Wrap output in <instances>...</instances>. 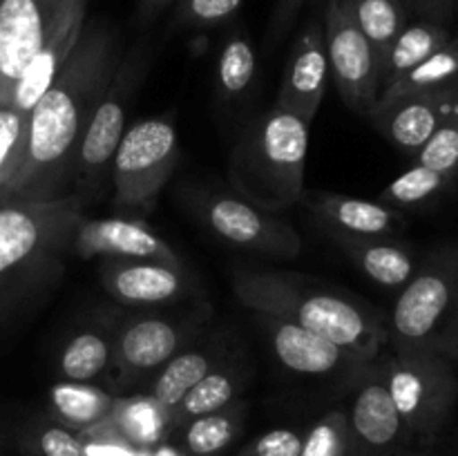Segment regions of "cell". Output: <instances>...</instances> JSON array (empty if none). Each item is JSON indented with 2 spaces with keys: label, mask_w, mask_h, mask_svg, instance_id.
I'll use <instances>...</instances> for the list:
<instances>
[{
  "label": "cell",
  "mask_w": 458,
  "mask_h": 456,
  "mask_svg": "<svg viewBox=\"0 0 458 456\" xmlns=\"http://www.w3.org/2000/svg\"><path fill=\"white\" fill-rule=\"evenodd\" d=\"M119 67L114 31L85 21L54 83L30 112L21 170L0 192L4 199H52L49 192L74 174L85 128Z\"/></svg>",
  "instance_id": "6da1fadb"
},
{
  "label": "cell",
  "mask_w": 458,
  "mask_h": 456,
  "mask_svg": "<svg viewBox=\"0 0 458 456\" xmlns=\"http://www.w3.org/2000/svg\"><path fill=\"white\" fill-rule=\"evenodd\" d=\"M233 291L253 313L298 322L360 365H371L389 344L387 317L374 307L295 273L242 268L233 273Z\"/></svg>",
  "instance_id": "7a4b0ae2"
},
{
  "label": "cell",
  "mask_w": 458,
  "mask_h": 456,
  "mask_svg": "<svg viewBox=\"0 0 458 456\" xmlns=\"http://www.w3.org/2000/svg\"><path fill=\"white\" fill-rule=\"evenodd\" d=\"M309 123L273 106L233 148L228 177L242 199L267 213L291 208L304 197Z\"/></svg>",
  "instance_id": "3957f363"
},
{
  "label": "cell",
  "mask_w": 458,
  "mask_h": 456,
  "mask_svg": "<svg viewBox=\"0 0 458 456\" xmlns=\"http://www.w3.org/2000/svg\"><path fill=\"white\" fill-rule=\"evenodd\" d=\"M394 351L458 360V240L434 249L403 286L387 317Z\"/></svg>",
  "instance_id": "277c9868"
},
{
  "label": "cell",
  "mask_w": 458,
  "mask_h": 456,
  "mask_svg": "<svg viewBox=\"0 0 458 456\" xmlns=\"http://www.w3.org/2000/svg\"><path fill=\"white\" fill-rule=\"evenodd\" d=\"M179 164L177 125L165 116L137 121L121 137L112 159L114 206L130 215L148 213Z\"/></svg>",
  "instance_id": "5b68a950"
},
{
  "label": "cell",
  "mask_w": 458,
  "mask_h": 456,
  "mask_svg": "<svg viewBox=\"0 0 458 456\" xmlns=\"http://www.w3.org/2000/svg\"><path fill=\"white\" fill-rule=\"evenodd\" d=\"M380 374L405 427L423 434L441 427L458 393L452 360L428 351H394Z\"/></svg>",
  "instance_id": "8992f818"
},
{
  "label": "cell",
  "mask_w": 458,
  "mask_h": 456,
  "mask_svg": "<svg viewBox=\"0 0 458 456\" xmlns=\"http://www.w3.org/2000/svg\"><path fill=\"white\" fill-rule=\"evenodd\" d=\"M81 222L79 195L0 204V277L56 246L72 244Z\"/></svg>",
  "instance_id": "52a82bcc"
},
{
  "label": "cell",
  "mask_w": 458,
  "mask_h": 456,
  "mask_svg": "<svg viewBox=\"0 0 458 456\" xmlns=\"http://www.w3.org/2000/svg\"><path fill=\"white\" fill-rule=\"evenodd\" d=\"M322 22L329 79L353 112L367 114L383 92V65L353 18L352 0H327Z\"/></svg>",
  "instance_id": "ba28073f"
},
{
  "label": "cell",
  "mask_w": 458,
  "mask_h": 456,
  "mask_svg": "<svg viewBox=\"0 0 458 456\" xmlns=\"http://www.w3.org/2000/svg\"><path fill=\"white\" fill-rule=\"evenodd\" d=\"M88 0H0V103L12 101V89L31 58Z\"/></svg>",
  "instance_id": "9c48e42d"
},
{
  "label": "cell",
  "mask_w": 458,
  "mask_h": 456,
  "mask_svg": "<svg viewBox=\"0 0 458 456\" xmlns=\"http://www.w3.org/2000/svg\"><path fill=\"white\" fill-rule=\"evenodd\" d=\"M195 208L215 235L237 249L282 259L295 258L304 249L302 237L291 224L240 197L201 195Z\"/></svg>",
  "instance_id": "30bf717a"
},
{
  "label": "cell",
  "mask_w": 458,
  "mask_h": 456,
  "mask_svg": "<svg viewBox=\"0 0 458 456\" xmlns=\"http://www.w3.org/2000/svg\"><path fill=\"white\" fill-rule=\"evenodd\" d=\"M139 67H143L139 52L130 54L123 63L119 61L110 88L98 101L97 110L85 128L74 168L79 192L88 195L94 188L101 186L106 174H110L114 152L119 148L121 137L125 134V112H128L130 94L137 85Z\"/></svg>",
  "instance_id": "8fae6325"
},
{
  "label": "cell",
  "mask_w": 458,
  "mask_h": 456,
  "mask_svg": "<svg viewBox=\"0 0 458 456\" xmlns=\"http://www.w3.org/2000/svg\"><path fill=\"white\" fill-rule=\"evenodd\" d=\"M327 83L329 58L325 47V22L322 18L311 16L291 49L276 107L300 116L304 123L311 125L325 98Z\"/></svg>",
  "instance_id": "7c38bea8"
},
{
  "label": "cell",
  "mask_w": 458,
  "mask_h": 456,
  "mask_svg": "<svg viewBox=\"0 0 458 456\" xmlns=\"http://www.w3.org/2000/svg\"><path fill=\"white\" fill-rule=\"evenodd\" d=\"M456 110V97L401 94V97H380L367 116L387 141L401 148L403 152L416 155L428 143L434 130Z\"/></svg>",
  "instance_id": "4fadbf2b"
},
{
  "label": "cell",
  "mask_w": 458,
  "mask_h": 456,
  "mask_svg": "<svg viewBox=\"0 0 458 456\" xmlns=\"http://www.w3.org/2000/svg\"><path fill=\"white\" fill-rule=\"evenodd\" d=\"M72 249L81 258H119V259H152V262L179 264L177 253L157 235L155 231L137 219L110 217L88 219L76 226L72 235Z\"/></svg>",
  "instance_id": "5bb4252c"
},
{
  "label": "cell",
  "mask_w": 458,
  "mask_h": 456,
  "mask_svg": "<svg viewBox=\"0 0 458 456\" xmlns=\"http://www.w3.org/2000/svg\"><path fill=\"white\" fill-rule=\"evenodd\" d=\"M262 329L267 331L276 358L289 371L300 376H331L344 367H365L349 356L338 344L322 335L304 329L298 322L276 316L255 313Z\"/></svg>",
  "instance_id": "9a60e30c"
},
{
  "label": "cell",
  "mask_w": 458,
  "mask_h": 456,
  "mask_svg": "<svg viewBox=\"0 0 458 456\" xmlns=\"http://www.w3.org/2000/svg\"><path fill=\"white\" fill-rule=\"evenodd\" d=\"M101 282L107 293L123 304H164L179 298L186 289L182 266L152 259H119L103 262Z\"/></svg>",
  "instance_id": "2e32d148"
},
{
  "label": "cell",
  "mask_w": 458,
  "mask_h": 456,
  "mask_svg": "<svg viewBox=\"0 0 458 456\" xmlns=\"http://www.w3.org/2000/svg\"><path fill=\"white\" fill-rule=\"evenodd\" d=\"M183 329L161 317H143L125 325L112 347V367L121 380H134L146 371L164 367L183 342Z\"/></svg>",
  "instance_id": "e0dca14e"
},
{
  "label": "cell",
  "mask_w": 458,
  "mask_h": 456,
  "mask_svg": "<svg viewBox=\"0 0 458 456\" xmlns=\"http://www.w3.org/2000/svg\"><path fill=\"white\" fill-rule=\"evenodd\" d=\"M309 208L331 228L356 237H394L403 226V217L380 201H365L335 192L304 195Z\"/></svg>",
  "instance_id": "ac0fdd59"
},
{
  "label": "cell",
  "mask_w": 458,
  "mask_h": 456,
  "mask_svg": "<svg viewBox=\"0 0 458 456\" xmlns=\"http://www.w3.org/2000/svg\"><path fill=\"white\" fill-rule=\"evenodd\" d=\"M334 232L335 244L344 255L369 277L387 289H403L416 273L419 262L405 244L392 237H356L347 232Z\"/></svg>",
  "instance_id": "d6986e66"
},
{
  "label": "cell",
  "mask_w": 458,
  "mask_h": 456,
  "mask_svg": "<svg viewBox=\"0 0 458 456\" xmlns=\"http://www.w3.org/2000/svg\"><path fill=\"white\" fill-rule=\"evenodd\" d=\"M85 21H88V9H81V12H76L74 16L56 31V36L31 58L30 65L25 67V72H22L21 79L16 80V85H13L12 89V101L9 103H12L13 107H18V110L30 114L31 107H34L36 103H38V98L47 92V88L54 83V79L58 76L61 67L65 65L67 56H70L76 40H79Z\"/></svg>",
  "instance_id": "ffe728a7"
},
{
  "label": "cell",
  "mask_w": 458,
  "mask_h": 456,
  "mask_svg": "<svg viewBox=\"0 0 458 456\" xmlns=\"http://www.w3.org/2000/svg\"><path fill=\"white\" fill-rule=\"evenodd\" d=\"M362 380L365 383L353 398L352 425L362 441L374 447H385L396 441L405 425L394 405L380 369H371V374H367Z\"/></svg>",
  "instance_id": "44dd1931"
},
{
  "label": "cell",
  "mask_w": 458,
  "mask_h": 456,
  "mask_svg": "<svg viewBox=\"0 0 458 456\" xmlns=\"http://www.w3.org/2000/svg\"><path fill=\"white\" fill-rule=\"evenodd\" d=\"M401 94H437L458 98V38L434 52L423 63L403 74L380 92V97ZM378 97V98H380Z\"/></svg>",
  "instance_id": "7402d4cb"
},
{
  "label": "cell",
  "mask_w": 458,
  "mask_h": 456,
  "mask_svg": "<svg viewBox=\"0 0 458 456\" xmlns=\"http://www.w3.org/2000/svg\"><path fill=\"white\" fill-rule=\"evenodd\" d=\"M450 34L437 21H420L405 25V30L396 36L389 47L387 58L383 63V89L403 74L414 70L419 63L432 56L441 47L450 43Z\"/></svg>",
  "instance_id": "603a6c76"
},
{
  "label": "cell",
  "mask_w": 458,
  "mask_h": 456,
  "mask_svg": "<svg viewBox=\"0 0 458 456\" xmlns=\"http://www.w3.org/2000/svg\"><path fill=\"white\" fill-rule=\"evenodd\" d=\"M215 367V358L208 351H182L174 353L152 383V401L164 410H174L182 398Z\"/></svg>",
  "instance_id": "cb8c5ba5"
},
{
  "label": "cell",
  "mask_w": 458,
  "mask_h": 456,
  "mask_svg": "<svg viewBox=\"0 0 458 456\" xmlns=\"http://www.w3.org/2000/svg\"><path fill=\"white\" fill-rule=\"evenodd\" d=\"M352 9L358 27L376 49L383 65L389 47L407 25V3L405 0H352Z\"/></svg>",
  "instance_id": "d4e9b609"
},
{
  "label": "cell",
  "mask_w": 458,
  "mask_h": 456,
  "mask_svg": "<svg viewBox=\"0 0 458 456\" xmlns=\"http://www.w3.org/2000/svg\"><path fill=\"white\" fill-rule=\"evenodd\" d=\"M112 360V344L106 335L97 331H81L70 342L65 344L61 353V374L72 383H85V380L97 378Z\"/></svg>",
  "instance_id": "484cf974"
},
{
  "label": "cell",
  "mask_w": 458,
  "mask_h": 456,
  "mask_svg": "<svg viewBox=\"0 0 458 456\" xmlns=\"http://www.w3.org/2000/svg\"><path fill=\"white\" fill-rule=\"evenodd\" d=\"M255 70H258V58H255L253 43L249 40V36L233 34L219 52L217 80L222 97H242L253 83Z\"/></svg>",
  "instance_id": "4316f807"
},
{
  "label": "cell",
  "mask_w": 458,
  "mask_h": 456,
  "mask_svg": "<svg viewBox=\"0 0 458 456\" xmlns=\"http://www.w3.org/2000/svg\"><path fill=\"white\" fill-rule=\"evenodd\" d=\"M52 405L70 423L92 425L114 407V398L101 389L70 380L52 389Z\"/></svg>",
  "instance_id": "83f0119b"
},
{
  "label": "cell",
  "mask_w": 458,
  "mask_h": 456,
  "mask_svg": "<svg viewBox=\"0 0 458 456\" xmlns=\"http://www.w3.org/2000/svg\"><path fill=\"white\" fill-rule=\"evenodd\" d=\"M237 392V374L233 369H210L174 410L182 418H199L231 405Z\"/></svg>",
  "instance_id": "f1b7e54d"
},
{
  "label": "cell",
  "mask_w": 458,
  "mask_h": 456,
  "mask_svg": "<svg viewBox=\"0 0 458 456\" xmlns=\"http://www.w3.org/2000/svg\"><path fill=\"white\" fill-rule=\"evenodd\" d=\"M450 182L452 179L445 174L428 165L414 164L380 192V204L392 206V208H411L437 197Z\"/></svg>",
  "instance_id": "f546056e"
},
{
  "label": "cell",
  "mask_w": 458,
  "mask_h": 456,
  "mask_svg": "<svg viewBox=\"0 0 458 456\" xmlns=\"http://www.w3.org/2000/svg\"><path fill=\"white\" fill-rule=\"evenodd\" d=\"M30 114L12 103H0V192L21 170L27 148Z\"/></svg>",
  "instance_id": "4dcf8cb0"
},
{
  "label": "cell",
  "mask_w": 458,
  "mask_h": 456,
  "mask_svg": "<svg viewBox=\"0 0 458 456\" xmlns=\"http://www.w3.org/2000/svg\"><path fill=\"white\" fill-rule=\"evenodd\" d=\"M414 156L416 164L428 165L445 177L452 179L458 174V110L434 130L428 143Z\"/></svg>",
  "instance_id": "1f68e13d"
},
{
  "label": "cell",
  "mask_w": 458,
  "mask_h": 456,
  "mask_svg": "<svg viewBox=\"0 0 458 456\" xmlns=\"http://www.w3.org/2000/svg\"><path fill=\"white\" fill-rule=\"evenodd\" d=\"M235 434V420L231 414L215 411V414L192 418L186 432V445L192 454L210 456L224 450Z\"/></svg>",
  "instance_id": "d6a6232c"
},
{
  "label": "cell",
  "mask_w": 458,
  "mask_h": 456,
  "mask_svg": "<svg viewBox=\"0 0 458 456\" xmlns=\"http://www.w3.org/2000/svg\"><path fill=\"white\" fill-rule=\"evenodd\" d=\"M344 436H347V416L343 411H331L309 432L307 441H302L300 456H340Z\"/></svg>",
  "instance_id": "836d02e7"
},
{
  "label": "cell",
  "mask_w": 458,
  "mask_h": 456,
  "mask_svg": "<svg viewBox=\"0 0 458 456\" xmlns=\"http://www.w3.org/2000/svg\"><path fill=\"white\" fill-rule=\"evenodd\" d=\"M244 0H179L177 25L182 27H210L228 21Z\"/></svg>",
  "instance_id": "e575fe53"
},
{
  "label": "cell",
  "mask_w": 458,
  "mask_h": 456,
  "mask_svg": "<svg viewBox=\"0 0 458 456\" xmlns=\"http://www.w3.org/2000/svg\"><path fill=\"white\" fill-rule=\"evenodd\" d=\"M302 438L291 429H273L259 436L246 456H300Z\"/></svg>",
  "instance_id": "d590c367"
},
{
  "label": "cell",
  "mask_w": 458,
  "mask_h": 456,
  "mask_svg": "<svg viewBox=\"0 0 458 456\" xmlns=\"http://www.w3.org/2000/svg\"><path fill=\"white\" fill-rule=\"evenodd\" d=\"M38 445L43 456H85L81 443L61 427L45 429L38 438Z\"/></svg>",
  "instance_id": "8d00e7d4"
},
{
  "label": "cell",
  "mask_w": 458,
  "mask_h": 456,
  "mask_svg": "<svg viewBox=\"0 0 458 456\" xmlns=\"http://www.w3.org/2000/svg\"><path fill=\"white\" fill-rule=\"evenodd\" d=\"M302 4L304 0H276V7H273V16H271L273 43H280V40L289 34V30L293 27Z\"/></svg>",
  "instance_id": "74e56055"
},
{
  "label": "cell",
  "mask_w": 458,
  "mask_h": 456,
  "mask_svg": "<svg viewBox=\"0 0 458 456\" xmlns=\"http://www.w3.org/2000/svg\"><path fill=\"white\" fill-rule=\"evenodd\" d=\"M130 427H132L134 436L143 438V441H150V438H155L157 434V420H155V414L150 411V407H134L132 411H130Z\"/></svg>",
  "instance_id": "f35d334b"
},
{
  "label": "cell",
  "mask_w": 458,
  "mask_h": 456,
  "mask_svg": "<svg viewBox=\"0 0 458 456\" xmlns=\"http://www.w3.org/2000/svg\"><path fill=\"white\" fill-rule=\"evenodd\" d=\"M174 0H137V25H150L155 18H159Z\"/></svg>",
  "instance_id": "ab89813d"
},
{
  "label": "cell",
  "mask_w": 458,
  "mask_h": 456,
  "mask_svg": "<svg viewBox=\"0 0 458 456\" xmlns=\"http://www.w3.org/2000/svg\"><path fill=\"white\" fill-rule=\"evenodd\" d=\"M407 4L419 9L420 13H428L432 18H443L447 16V12L452 9L454 0H405Z\"/></svg>",
  "instance_id": "60d3db41"
},
{
  "label": "cell",
  "mask_w": 458,
  "mask_h": 456,
  "mask_svg": "<svg viewBox=\"0 0 458 456\" xmlns=\"http://www.w3.org/2000/svg\"><path fill=\"white\" fill-rule=\"evenodd\" d=\"M88 452L89 454H85V456H128V454H123V450H116V447L92 445Z\"/></svg>",
  "instance_id": "b9f144b4"
}]
</instances>
